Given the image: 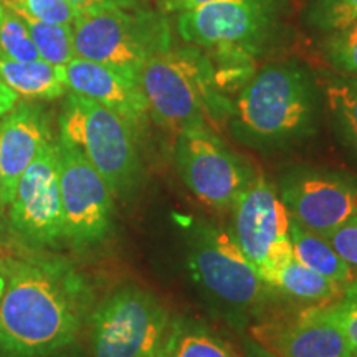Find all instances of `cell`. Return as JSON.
I'll list each match as a JSON object with an SVG mask.
<instances>
[{
  "label": "cell",
  "instance_id": "cell-1",
  "mask_svg": "<svg viewBox=\"0 0 357 357\" xmlns=\"http://www.w3.org/2000/svg\"><path fill=\"white\" fill-rule=\"evenodd\" d=\"M0 298V356L47 357L77 339L86 319L89 288L61 258L6 260Z\"/></svg>",
  "mask_w": 357,
  "mask_h": 357
},
{
  "label": "cell",
  "instance_id": "cell-2",
  "mask_svg": "<svg viewBox=\"0 0 357 357\" xmlns=\"http://www.w3.org/2000/svg\"><path fill=\"white\" fill-rule=\"evenodd\" d=\"M139 84L149 118L169 132L204 128L222 134L234 101L223 91L215 63L194 45H171L146 61Z\"/></svg>",
  "mask_w": 357,
  "mask_h": 357
},
{
  "label": "cell",
  "instance_id": "cell-3",
  "mask_svg": "<svg viewBox=\"0 0 357 357\" xmlns=\"http://www.w3.org/2000/svg\"><path fill=\"white\" fill-rule=\"evenodd\" d=\"M316 86L310 73L293 61L271 63L247 79L231 105L230 128L253 147H281L314 129Z\"/></svg>",
  "mask_w": 357,
  "mask_h": 357
},
{
  "label": "cell",
  "instance_id": "cell-4",
  "mask_svg": "<svg viewBox=\"0 0 357 357\" xmlns=\"http://www.w3.org/2000/svg\"><path fill=\"white\" fill-rule=\"evenodd\" d=\"M276 20V0H211L178 13L177 32L222 65L218 78H229L250 68L273 35Z\"/></svg>",
  "mask_w": 357,
  "mask_h": 357
},
{
  "label": "cell",
  "instance_id": "cell-5",
  "mask_svg": "<svg viewBox=\"0 0 357 357\" xmlns=\"http://www.w3.org/2000/svg\"><path fill=\"white\" fill-rule=\"evenodd\" d=\"M187 268L202 291L236 316H258L273 291L235 242L230 229L205 218L184 225Z\"/></svg>",
  "mask_w": 357,
  "mask_h": 357
},
{
  "label": "cell",
  "instance_id": "cell-6",
  "mask_svg": "<svg viewBox=\"0 0 357 357\" xmlns=\"http://www.w3.org/2000/svg\"><path fill=\"white\" fill-rule=\"evenodd\" d=\"M71 29L75 55L137 82L146 61L172 45L166 15L147 7L84 12Z\"/></svg>",
  "mask_w": 357,
  "mask_h": 357
},
{
  "label": "cell",
  "instance_id": "cell-7",
  "mask_svg": "<svg viewBox=\"0 0 357 357\" xmlns=\"http://www.w3.org/2000/svg\"><path fill=\"white\" fill-rule=\"evenodd\" d=\"M58 139L82 153L105 178L114 197H126L141 178L136 131L114 111L68 91L58 118Z\"/></svg>",
  "mask_w": 357,
  "mask_h": 357
},
{
  "label": "cell",
  "instance_id": "cell-8",
  "mask_svg": "<svg viewBox=\"0 0 357 357\" xmlns=\"http://www.w3.org/2000/svg\"><path fill=\"white\" fill-rule=\"evenodd\" d=\"M171 316L155 294L123 287L89 316L93 357H160Z\"/></svg>",
  "mask_w": 357,
  "mask_h": 357
},
{
  "label": "cell",
  "instance_id": "cell-9",
  "mask_svg": "<svg viewBox=\"0 0 357 357\" xmlns=\"http://www.w3.org/2000/svg\"><path fill=\"white\" fill-rule=\"evenodd\" d=\"M176 166L190 194L220 212L231 211L257 176V169L230 149L220 134L204 128L176 134Z\"/></svg>",
  "mask_w": 357,
  "mask_h": 357
},
{
  "label": "cell",
  "instance_id": "cell-10",
  "mask_svg": "<svg viewBox=\"0 0 357 357\" xmlns=\"http://www.w3.org/2000/svg\"><path fill=\"white\" fill-rule=\"evenodd\" d=\"M58 149L63 240L77 248L95 247L113 230L114 195L77 147L58 139Z\"/></svg>",
  "mask_w": 357,
  "mask_h": 357
},
{
  "label": "cell",
  "instance_id": "cell-11",
  "mask_svg": "<svg viewBox=\"0 0 357 357\" xmlns=\"http://www.w3.org/2000/svg\"><path fill=\"white\" fill-rule=\"evenodd\" d=\"M231 212V235L263 281L276 268L294 258L289 213L281 202L278 189L260 172L257 171Z\"/></svg>",
  "mask_w": 357,
  "mask_h": 357
},
{
  "label": "cell",
  "instance_id": "cell-12",
  "mask_svg": "<svg viewBox=\"0 0 357 357\" xmlns=\"http://www.w3.org/2000/svg\"><path fill=\"white\" fill-rule=\"evenodd\" d=\"M8 220L12 230L32 247H52L63 240L58 139L45 146L22 174L8 205Z\"/></svg>",
  "mask_w": 357,
  "mask_h": 357
},
{
  "label": "cell",
  "instance_id": "cell-13",
  "mask_svg": "<svg viewBox=\"0 0 357 357\" xmlns=\"http://www.w3.org/2000/svg\"><path fill=\"white\" fill-rule=\"evenodd\" d=\"M281 202L305 229L326 235L357 217V177L326 169H293L281 178Z\"/></svg>",
  "mask_w": 357,
  "mask_h": 357
},
{
  "label": "cell",
  "instance_id": "cell-14",
  "mask_svg": "<svg viewBox=\"0 0 357 357\" xmlns=\"http://www.w3.org/2000/svg\"><path fill=\"white\" fill-rule=\"evenodd\" d=\"M250 336L278 357H352V349L324 306L283 311L250 326Z\"/></svg>",
  "mask_w": 357,
  "mask_h": 357
},
{
  "label": "cell",
  "instance_id": "cell-15",
  "mask_svg": "<svg viewBox=\"0 0 357 357\" xmlns=\"http://www.w3.org/2000/svg\"><path fill=\"white\" fill-rule=\"evenodd\" d=\"M55 139L50 119L32 102H17L0 121V208L10 205L22 174Z\"/></svg>",
  "mask_w": 357,
  "mask_h": 357
},
{
  "label": "cell",
  "instance_id": "cell-16",
  "mask_svg": "<svg viewBox=\"0 0 357 357\" xmlns=\"http://www.w3.org/2000/svg\"><path fill=\"white\" fill-rule=\"evenodd\" d=\"M68 91L78 93L121 116L134 131L149 121V108L137 79L121 71L75 56L63 66Z\"/></svg>",
  "mask_w": 357,
  "mask_h": 357
},
{
  "label": "cell",
  "instance_id": "cell-17",
  "mask_svg": "<svg viewBox=\"0 0 357 357\" xmlns=\"http://www.w3.org/2000/svg\"><path fill=\"white\" fill-rule=\"evenodd\" d=\"M0 82L25 100L53 101L68 91L63 66L52 65L42 58L13 61L0 56Z\"/></svg>",
  "mask_w": 357,
  "mask_h": 357
},
{
  "label": "cell",
  "instance_id": "cell-18",
  "mask_svg": "<svg viewBox=\"0 0 357 357\" xmlns=\"http://www.w3.org/2000/svg\"><path fill=\"white\" fill-rule=\"evenodd\" d=\"M265 283L273 291L287 294L293 300L307 303V306L331 305L344 293L347 287V284L324 278L323 275L312 271L296 258H291L276 268L273 273L268 276Z\"/></svg>",
  "mask_w": 357,
  "mask_h": 357
},
{
  "label": "cell",
  "instance_id": "cell-19",
  "mask_svg": "<svg viewBox=\"0 0 357 357\" xmlns=\"http://www.w3.org/2000/svg\"><path fill=\"white\" fill-rule=\"evenodd\" d=\"M160 357H243L220 334L197 321L178 318L169 323Z\"/></svg>",
  "mask_w": 357,
  "mask_h": 357
},
{
  "label": "cell",
  "instance_id": "cell-20",
  "mask_svg": "<svg viewBox=\"0 0 357 357\" xmlns=\"http://www.w3.org/2000/svg\"><path fill=\"white\" fill-rule=\"evenodd\" d=\"M289 238L294 258L303 265L311 268L324 278L341 284H349L357 273L337 255L331 243L323 235L305 229L289 217Z\"/></svg>",
  "mask_w": 357,
  "mask_h": 357
},
{
  "label": "cell",
  "instance_id": "cell-21",
  "mask_svg": "<svg viewBox=\"0 0 357 357\" xmlns=\"http://www.w3.org/2000/svg\"><path fill=\"white\" fill-rule=\"evenodd\" d=\"M323 91L336 131L357 158V78L328 75L323 79Z\"/></svg>",
  "mask_w": 357,
  "mask_h": 357
},
{
  "label": "cell",
  "instance_id": "cell-22",
  "mask_svg": "<svg viewBox=\"0 0 357 357\" xmlns=\"http://www.w3.org/2000/svg\"><path fill=\"white\" fill-rule=\"evenodd\" d=\"M20 17L24 19L42 60L56 66H65L77 56L73 47V29L70 25L47 24L32 17Z\"/></svg>",
  "mask_w": 357,
  "mask_h": 357
},
{
  "label": "cell",
  "instance_id": "cell-23",
  "mask_svg": "<svg viewBox=\"0 0 357 357\" xmlns=\"http://www.w3.org/2000/svg\"><path fill=\"white\" fill-rule=\"evenodd\" d=\"M0 56L13 61L40 58L24 19L3 3H0Z\"/></svg>",
  "mask_w": 357,
  "mask_h": 357
},
{
  "label": "cell",
  "instance_id": "cell-24",
  "mask_svg": "<svg viewBox=\"0 0 357 357\" xmlns=\"http://www.w3.org/2000/svg\"><path fill=\"white\" fill-rule=\"evenodd\" d=\"M306 17L316 30L336 32L357 22V0H307Z\"/></svg>",
  "mask_w": 357,
  "mask_h": 357
},
{
  "label": "cell",
  "instance_id": "cell-25",
  "mask_svg": "<svg viewBox=\"0 0 357 357\" xmlns=\"http://www.w3.org/2000/svg\"><path fill=\"white\" fill-rule=\"evenodd\" d=\"M323 53L337 73L357 78V22L326 33Z\"/></svg>",
  "mask_w": 357,
  "mask_h": 357
},
{
  "label": "cell",
  "instance_id": "cell-26",
  "mask_svg": "<svg viewBox=\"0 0 357 357\" xmlns=\"http://www.w3.org/2000/svg\"><path fill=\"white\" fill-rule=\"evenodd\" d=\"M2 3L19 15L32 17L47 24L71 26L79 17V12L68 0H2Z\"/></svg>",
  "mask_w": 357,
  "mask_h": 357
},
{
  "label": "cell",
  "instance_id": "cell-27",
  "mask_svg": "<svg viewBox=\"0 0 357 357\" xmlns=\"http://www.w3.org/2000/svg\"><path fill=\"white\" fill-rule=\"evenodd\" d=\"M324 307L333 323L349 342L351 349L357 352V276L347 284L344 293L336 301Z\"/></svg>",
  "mask_w": 357,
  "mask_h": 357
},
{
  "label": "cell",
  "instance_id": "cell-28",
  "mask_svg": "<svg viewBox=\"0 0 357 357\" xmlns=\"http://www.w3.org/2000/svg\"><path fill=\"white\" fill-rule=\"evenodd\" d=\"M323 236L357 273V217Z\"/></svg>",
  "mask_w": 357,
  "mask_h": 357
},
{
  "label": "cell",
  "instance_id": "cell-29",
  "mask_svg": "<svg viewBox=\"0 0 357 357\" xmlns=\"http://www.w3.org/2000/svg\"><path fill=\"white\" fill-rule=\"evenodd\" d=\"M79 13L111 10V8H139L146 7L147 0H68Z\"/></svg>",
  "mask_w": 357,
  "mask_h": 357
},
{
  "label": "cell",
  "instance_id": "cell-30",
  "mask_svg": "<svg viewBox=\"0 0 357 357\" xmlns=\"http://www.w3.org/2000/svg\"><path fill=\"white\" fill-rule=\"evenodd\" d=\"M211 2V0H162L164 12H176L182 13L192 8L204 6V3Z\"/></svg>",
  "mask_w": 357,
  "mask_h": 357
},
{
  "label": "cell",
  "instance_id": "cell-31",
  "mask_svg": "<svg viewBox=\"0 0 357 357\" xmlns=\"http://www.w3.org/2000/svg\"><path fill=\"white\" fill-rule=\"evenodd\" d=\"M19 101L20 96L12 88H8L6 83L0 82V118L6 116Z\"/></svg>",
  "mask_w": 357,
  "mask_h": 357
},
{
  "label": "cell",
  "instance_id": "cell-32",
  "mask_svg": "<svg viewBox=\"0 0 357 357\" xmlns=\"http://www.w3.org/2000/svg\"><path fill=\"white\" fill-rule=\"evenodd\" d=\"M243 357H278L275 356L273 352L265 349L261 344H258L257 341H253L252 337L243 339Z\"/></svg>",
  "mask_w": 357,
  "mask_h": 357
},
{
  "label": "cell",
  "instance_id": "cell-33",
  "mask_svg": "<svg viewBox=\"0 0 357 357\" xmlns=\"http://www.w3.org/2000/svg\"><path fill=\"white\" fill-rule=\"evenodd\" d=\"M6 281H7V273H6V261H3V263H0V298H2V294H3Z\"/></svg>",
  "mask_w": 357,
  "mask_h": 357
},
{
  "label": "cell",
  "instance_id": "cell-34",
  "mask_svg": "<svg viewBox=\"0 0 357 357\" xmlns=\"http://www.w3.org/2000/svg\"><path fill=\"white\" fill-rule=\"evenodd\" d=\"M3 235V218H2V212H0V238Z\"/></svg>",
  "mask_w": 357,
  "mask_h": 357
},
{
  "label": "cell",
  "instance_id": "cell-35",
  "mask_svg": "<svg viewBox=\"0 0 357 357\" xmlns=\"http://www.w3.org/2000/svg\"><path fill=\"white\" fill-rule=\"evenodd\" d=\"M6 260H3V252H2V248H0V263H3Z\"/></svg>",
  "mask_w": 357,
  "mask_h": 357
},
{
  "label": "cell",
  "instance_id": "cell-36",
  "mask_svg": "<svg viewBox=\"0 0 357 357\" xmlns=\"http://www.w3.org/2000/svg\"><path fill=\"white\" fill-rule=\"evenodd\" d=\"M352 357H357V352H354V351H352Z\"/></svg>",
  "mask_w": 357,
  "mask_h": 357
},
{
  "label": "cell",
  "instance_id": "cell-37",
  "mask_svg": "<svg viewBox=\"0 0 357 357\" xmlns=\"http://www.w3.org/2000/svg\"><path fill=\"white\" fill-rule=\"evenodd\" d=\"M0 3H2V0H0Z\"/></svg>",
  "mask_w": 357,
  "mask_h": 357
}]
</instances>
